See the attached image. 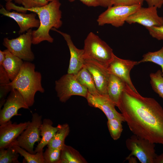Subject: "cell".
I'll use <instances>...</instances> for the list:
<instances>
[{"mask_svg":"<svg viewBox=\"0 0 163 163\" xmlns=\"http://www.w3.org/2000/svg\"><path fill=\"white\" fill-rule=\"evenodd\" d=\"M117 107L134 134L163 145V108L155 99L142 96L126 83Z\"/></svg>","mask_w":163,"mask_h":163,"instance_id":"6da1fadb","label":"cell"},{"mask_svg":"<svg viewBox=\"0 0 163 163\" xmlns=\"http://www.w3.org/2000/svg\"><path fill=\"white\" fill-rule=\"evenodd\" d=\"M61 5L59 0H53L44 6L26 9L10 2L6 3L5 8L8 11L13 10L24 13L29 11L37 14L40 24L37 29L32 30V44L37 45L44 41L53 43L54 39L49 31L52 28L58 29L62 25Z\"/></svg>","mask_w":163,"mask_h":163,"instance_id":"7a4b0ae2","label":"cell"},{"mask_svg":"<svg viewBox=\"0 0 163 163\" xmlns=\"http://www.w3.org/2000/svg\"><path fill=\"white\" fill-rule=\"evenodd\" d=\"M35 68L34 64L29 61L24 62L18 74L10 83L11 90H18L29 107L34 103L36 93L45 91L41 84V74L35 71Z\"/></svg>","mask_w":163,"mask_h":163,"instance_id":"3957f363","label":"cell"},{"mask_svg":"<svg viewBox=\"0 0 163 163\" xmlns=\"http://www.w3.org/2000/svg\"><path fill=\"white\" fill-rule=\"evenodd\" d=\"M83 50L85 59L94 60L107 67L114 55L111 48L92 32L89 33L85 39Z\"/></svg>","mask_w":163,"mask_h":163,"instance_id":"277c9868","label":"cell"},{"mask_svg":"<svg viewBox=\"0 0 163 163\" xmlns=\"http://www.w3.org/2000/svg\"><path fill=\"white\" fill-rule=\"evenodd\" d=\"M126 145L131 152L126 159L133 156L141 163H154L157 155L155 153V143L133 134L126 140Z\"/></svg>","mask_w":163,"mask_h":163,"instance_id":"5b68a950","label":"cell"},{"mask_svg":"<svg viewBox=\"0 0 163 163\" xmlns=\"http://www.w3.org/2000/svg\"><path fill=\"white\" fill-rule=\"evenodd\" d=\"M142 6L139 5L130 6L112 5L101 13L97 21L100 26L110 24L117 27L122 26L127 18Z\"/></svg>","mask_w":163,"mask_h":163,"instance_id":"8992f818","label":"cell"},{"mask_svg":"<svg viewBox=\"0 0 163 163\" xmlns=\"http://www.w3.org/2000/svg\"><path fill=\"white\" fill-rule=\"evenodd\" d=\"M55 84L57 96L62 102H66L73 95L87 97V89L79 83L74 75H64L56 81Z\"/></svg>","mask_w":163,"mask_h":163,"instance_id":"52a82bcc","label":"cell"},{"mask_svg":"<svg viewBox=\"0 0 163 163\" xmlns=\"http://www.w3.org/2000/svg\"><path fill=\"white\" fill-rule=\"evenodd\" d=\"M42 116L37 113L32 114L31 121L12 145H18L32 154H34V146L41 140L40 127Z\"/></svg>","mask_w":163,"mask_h":163,"instance_id":"ba28073f","label":"cell"},{"mask_svg":"<svg viewBox=\"0 0 163 163\" xmlns=\"http://www.w3.org/2000/svg\"><path fill=\"white\" fill-rule=\"evenodd\" d=\"M32 44V30H28L26 33L18 37L9 39L5 38L3 44L12 54L26 61H32L35 58L31 49Z\"/></svg>","mask_w":163,"mask_h":163,"instance_id":"9c48e42d","label":"cell"},{"mask_svg":"<svg viewBox=\"0 0 163 163\" xmlns=\"http://www.w3.org/2000/svg\"><path fill=\"white\" fill-rule=\"evenodd\" d=\"M21 108L29 109V107L19 91L16 89H12L3 107L0 109V125L10 120L14 116L21 115L18 113V111Z\"/></svg>","mask_w":163,"mask_h":163,"instance_id":"30bf717a","label":"cell"},{"mask_svg":"<svg viewBox=\"0 0 163 163\" xmlns=\"http://www.w3.org/2000/svg\"><path fill=\"white\" fill-rule=\"evenodd\" d=\"M84 65L92 75L98 94L108 96L107 87L110 74L107 67L90 59H85Z\"/></svg>","mask_w":163,"mask_h":163,"instance_id":"8fae6325","label":"cell"},{"mask_svg":"<svg viewBox=\"0 0 163 163\" xmlns=\"http://www.w3.org/2000/svg\"><path fill=\"white\" fill-rule=\"evenodd\" d=\"M157 8L155 7L142 6L130 15L126 22L129 24L138 23L146 28L163 25V17L158 15Z\"/></svg>","mask_w":163,"mask_h":163,"instance_id":"7c38bea8","label":"cell"},{"mask_svg":"<svg viewBox=\"0 0 163 163\" xmlns=\"http://www.w3.org/2000/svg\"><path fill=\"white\" fill-rule=\"evenodd\" d=\"M138 61L120 58L114 54L113 58L107 67L110 74L114 75L123 80L133 91L138 92L131 80L130 72Z\"/></svg>","mask_w":163,"mask_h":163,"instance_id":"4fadbf2b","label":"cell"},{"mask_svg":"<svg viewBox=\"0 0 163 163\" xmlns=\"http://www.w3.org/2000/svg\"><path fill=\"white\" fill-rule=\"evenodd\" d=\"M30 122L28 121L17 123H12L10 120L0 125V149L12 146Z\"/></svg>","mask_w":163,"mask_h":163,"instance_id":"5bb4252c","label":"cell"},{"mask_svg":"<svg viewBox=\"0 0 163 163\" xmlns=\"http://www.w3.org/2000/svg\"><path fill=\"white\" fill-rule=\"evenodd\" d=\"M86 99L89 106L101 110L105 114L107 120L117 118L125 122L122 114L117 111L115 107V104L108 96L101 95L94 96L88 92Z\"/></svg>","mask_w":163,"mask_h":163,"instance_id":"9a60e30c","label":"cell"},{"mask_svg":"<svg viewBox=\"0 0 163 163\" xmlns=\"http://www.w3.org/2000/svg\"><path fill=\"white\" fill-rule=\"evenodd\" d=\"M0 13L13 19L17 22L20 28L19 34L27 31L33 28H38L40 24L39 20L36 18L37 14L33 12L26 14L17 11H10L2 6Z\"/></svg>","mask_w":163,"mask_h":163,"instance_id":"2e32d148","label":"cell"},{"mask_svg":"<svg viewBox=\"0 0 163 163\" xmlns=\"http://www.w3.org/2000/svg\"><path fill=\"white\" fill-rule=\"evenodd\" d=\"M51 30L60 34L66 41L70 55L67 73L75 75L84 66L85 59L83 50L78 49L75 46L69 34L59 30L55 28H52Z\"/></svg>","mask_w":163,"mask_h":163,"instance_id":"e0dca14e","label":"cell"},{"mask_svg":"<svg viewBox=\"0 0 163 163\" xmlns=\"http://www.w3.org/2000/svg\"><path fill=\"white\" fill-rule=\"evenodd\" d=\"M4 51L5 59L1 65L10 79L12 81L19 73L24 62L23 60L12 54L8 49L4 50Z\"/></svg>","mask_w":163,"mask_h":163,"instance_id":"ac0fdd59","label":"cell"},{"mask_svg":"<svg viewBox=\"0 0 163 163\" xmlns=\"http://www.w3.org/2000/svg\"><path fill=\"white\" fill-rule=\"evenodd\" d=\"M52 121L49 119H44L40 127L41 140L37 145L34 150L35 153L43 151V149L47 145L60 126L59 124L57 126H53Z\"/></svg>","mask_w":163,"mask_h":163,"instance_id":"d6986e66","label":"cell"},{"mask_svg":"<svg viewBox=\"0 0 163 163\" xmlns=\"http://www.w3.org/2000/svg\"><path fill=\"white\" fill-rule=\"evenodd\" d=\"M126 85V82L119 77L110 74L107 87L108 97L117 107L122 93Z\"/></svg>","mask_w":163,"mask_h":163,"instance_id":"ffe728a7","label":"cell"},{"mask_svg":"<svg viewBox=\"0 0 163 163\" xmlns=\"http://www.w3.org/2000/svg\"><path fill=\"white\" fill-rule=\"evenodd\" d=\"M74 75L79 83L86 88L89 93L94 96L100 95L97 91L92 75L84 65Z\"/></svg>","mask_w":163,"mask_h":163,"instance_id":"44dd1931","label":"cell"},{"mask_svg":"<svg viewBox=\"0 0 163 163\" xmlns=\"http://www.w3.org/2000/svg\"><path fill=\"white\" fill-rule=\"evenodd\" d=\"M86 159L77 150L65 145L61 150L59 163H87Z\"/></svg>","mask_w":163,"mask_h":163,"instance_id":"7402d4cb","label":"cell"},{"mask_svg":"<svg viewBox=\"0 0 163 163\" xmlns=\"http://www.w3.org/2000/svg\"><path fill=\"white\" fill-rule=\"evenodd\" d=\"M69 132L70 127L68 124H60L59 128L47 145V147L61 150L65 145V139Z\"/></svg>","mask_w":163,"mask_h":163,"instance_id":"603a6c76","label":"cell"},{"mask_svg":"<svg viewBox=\"0 0 163 163\" xmlns=\"http://www.w3.org/2000/svg\"><path fill=\"white\" fill-rule=\"evenodd\" d=\"M8 76L2 65L0 64V108L5 103V97L11 89Z\"/></svg>","mask_w":163,"mask_h":163,"instance_id":"cb8c5ba5","label":"cell"},{"mask_svg":"<svg viewBox=\"0 0 163 163\" xmlns=\"http://www.w3.org/2000/svg\"><path fill=\"white\" fill-rule=\"evenodd\" d=\"M12 146L18 153L24 157L27 163H44L43 151L32 154L18 145H14Z\"/></svg>","mask_w":163,"mask_h":163,"instance_id":"d4e9b609","label":"cell"},{"mask_svg":"<svg viewBox=\"0 0 163 163\" xmlns=\"http://www.w3.org/2000/svg\"><path fill=\"white\" fill-rule=\"evenodd\" d=\"M139 63L151 62L159 65L161 68L163 76V46L159 50L154 52H148L144 54Z\"/></svg>","mask_w":163,"mask_h":163,"instance_id":"484cf974","label":"cell"},{"mask_svg":"<svg viewBox=\"0 0 163 163\" xmlns=\"http://www.w3.org/2000/svg\"><path fill=\"white\" fill-rule=\"evenodd\" d=\"M19 154L12 146L0 149V163H19Z\"/></svg>","mask_w":163,"mask_h":163,"instance_id":"4316f807","label":"cell"},{"mask_svg":"<svg viewBox=\"0 0 163 163\" xmlns=\"http://www.w3.org/2000/svg\"><path fill=\"white\" fill-rule=\"evenodd\" d=\"M150 83L154 91L163 99V76L161 71L158 70L150 74Z\"/></svg>","mask_w":163,"mask_h":163,"instance_id":"83f0119b","label":"cell"},{"mask_svg":"<svg viewBox=\"0 0 163 163\" xmlns=\"http://www.w3.org/2000/svg\"><path fill=\"white\" fill-rule=\"evenodd\" d=\"M121 120L113 118L108 119L107 125L109 132L112 138L114 140H117L120 137L123 130Z\"/></svg>","mask_w":163,"mask_h":163,"instance_id":"f1b7e54d","label":"cell"},{"mask_svg":"<svg viewBox=\"0 0 163 163\" xmlns=\"http://www.w3.org/2000/svg\"><path fill=\"white\" fill-rule=\"evenodd\" d=\"M61 152L60 149L47 147L43 152L44 163H59Z\"/></svg>","mask_w":163,"mask_h":163,"instance_id":"f546056e","label":"cell"},{"mask_svg":"<svg viewBox=\"0 0 163 163\" xmlns=\"http://www.w3.org/2000/svg\"><path fill=\"white\" fill-rule=\"evenodd\" d=\"M49 2L47 0H22L21 4L24 9L44 6Z\"/></svg>","mask_w":163,"mask_h":163,"instance_id":"4dcf8cb0","label":"cell"},{"mask_svg":"<svg viewBox=\"0 0 163 163\" xmlns=\"http://www.w3.org/2000/svg\"><path fill=\"white\" fill-rule=\"evenodd\" d=\"M146 28L152 37L158 40H163V25Z\"/></svg>","mask_w":163,"mask_h":163,"instance_id":"1f68e13d","label":"cell"},{"mask_svg":"<svg viewBox=\"0 0 163 163\" xmlns=\"http://www.w3.org/2000/svg\"><path fill=\"white\" fill-rule=\"evenodd\" d=\"M143 0H112L113 5L130 6L135 5H143Z\"/></svg>","mask_w":163,"mask_h":163,"instance_id":"d6a6232c","label":"cell"},{"mask_svg":"<svg viewBox=\"0 0 163 163\" xmlns=\"http://www.w3.org/2000/svg\"><path fill=\"white\" fill-rule=\"evenodd\" d=\"M145 1L149 7H155L161 8L163 5V0H143Z\"/></svg>","mask_w":163,"mask_h":163,"instance_id":"836d02e7","label":"cell"},{"mask_svg":"<svg viewBox=\"0 0 163 163\" xmlns=\"http://www.w3.org/2000/svg\"><path fill=\"white\" fill-rule=\"evenodd\" d=\"M72 2L75 0H68ZM83 4L89 7H96L99 6L97 0H79Z\"/></svg>","mask_w":163,"mask_h":163,"instance_id":"e575fe53","label":"cell"},{"mask_svg":"<svg viewBox=\"0 0 163 163\" xmlns=\"http://www.w3.org/2000/svg\"><path fill=\"white\" fill-rule=\"evenodd\" d=\"M99 6L108 8L113 5L112 0H97Z\"/></svg>","mask_w":163,"mask_h":163,"instance_id":"d590c367","label":"cell"},{"mask_svg":"<svg viewBox=\"0 0 163 163\" xmlns=\"http://www.w3.org/2000/svg\"><path fill=\"white\" fill-rule=\"evenodd\" d=\"M154 163H163V153L156 156L154 160Z\"/></svg>","mask_w":163,"mask_h":163,"instance_id":"8d00e7d4","label":"cell"},{"mask_svg":"<svg viewBox=\"0 0 163 163\" xmlns=\"http://www.w3.org/2000/svg\"><path fill=\"white\" fill-rule=\"evenodd\" d=\"M5 53L4 51L0 50V64H2L5 59Z\"/></svg>","mask_w":163,"mask_h":163,"instance_id":"74e56055","label":"cell"},{"mask_svg":"<svg viewBox=\"0 0 163 163\" xmlns=\"http://www.w3.org/2000/svg\"><path fill=\"white\" fill-rule=\"evenodd\" d=\"M128 160L129 163H137L136 157L134 156H131L129 158L126 159L125 161Z\"/></svg>","mask_w":163,"mask_h":163,"instance_id":"f35d334b","label":"cell"},{"mask_svg":"<svg viewBox=\"0 0 163 163\" xmlns=\"http://www.w3.org/2000/svg\"><path fill=\"white\" fill-rule=\"evenodd\" d=\"M6 2H11L13 0H14L15 2L19 4H21L22 0H5Z\"/></svg>","mask_w":163,"mask_h":163,"instance_id":"ab89813d","label":"cell"},{"mask_svg":"<svg viewBox=\"0 0 163 163\" xmlns=\"http://www.w3.org/2000/svg\"><path fill=\"white\" fill-rule=\"evenodd\" d=\"M53 0H47V1L49 2H50L52 1H53Z\"/></svg>","mask_w":163,"mask_h":163,"instance_id":"60d3db41","label":"cell"}]
</instances>
